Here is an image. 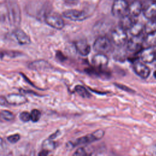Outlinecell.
Here are the masks:
<instances>
[{"label": "cell", "instance_id": "1", "mask_svg": "<svg viewBox=\"0 0 156 156\" xmlns=\"http://www.w3.org/2000/svg\"><path fill=\"white\" fill-rule=\"evenodd\" d=\"M105 134L104 130L102 129H98L95 130L91 133L85 135L82 137L76 139L74 141H69L67 143V147L69 149H73L76 146L82 144H87L93 142L94 141L99 140L101 139Z\"/></svg>", "mask_w": 156, "mask_h": 156}, {"label": "cell", "instance_id": "2", "mask_svg": "<svg viewBox=\"0 0 156 156\" xmlns=\"http://www.w3.org/2000/svg\"><path fill=\"white\" fill-rule=\"evenodd\" d=\"M93 47L94 50L98 53L105 54L112 49V44L107 37L102 36L98 37L94 41Z\"/></svg>", "mask_w": 156, "mask_h": 156}, {"label": "cell", "instance_id": "3", "mask_svg": "<svg viewBox=\"0 0 156 156\" xmlns=\"http://www.w3.org/2000/svg\"><path fill=\"white\" fill-rule=\"evenodd\" d=\"M127 34L126 30L118 26L113 29L111 33L112 42L118 46H123L127 40Z\"/></svg>", "mask_w": 156, "mask_h": 156}, {"label": "cell", "instance_id": "4", "mask_svg": "<svg viewBox=\"0 0 156 156\" xmlns=\"http://www.w3.org/2000/svg\"><path fill=\"white\" fill-rule=\"evenodd\" d=\"M128 6L126 0H115L112 7V13L115 17H121L128 12Z\"/></svg>", "mask_w": 156, "mask_h": 156}, {"label": "cell", "instance_id": "5", "mask_svg": "<svg viewBox=\"0 0 156 156\" xmlns=\"http://www.w3.org/2000/svg\"><path fill=\"white\" fill-rule=\"evenodd\" d=\"M8 15L10 24L18 26L21 21V13L18 5L15 3L10 4L8 7Z\"/></svg>", "mask_w": 156, "mask_h": 156}, {"label": "cell", "instance_id": "6", "mask_svg": "<svg viewBox=\"0 0 156 156\" xmlns=\"http://www.w3.org/2000/svg\"><path fill=\"white\" fill-rule=\"evenodd\" d=\"M63 16L70 20L74 21H81L87 19L88 16L83 10L77 9H69L65 10L62 13Z\"/></svg>", "mask_w": 156, "mask_h": 156}, {"label": "cell", "instance_id": "7", "mask_svg": "<svg viewBox=\"0 0 156 156\" xmlns=\"http://www.w3.org/2000/svg\"><path fill=\"white\" fill-rule=\"evenodd\" d=\"M45 22L51 27L60 30L63 28L65 23L62 18L57 14H49L44 18Z\"/></svg>", "mask_w": 156, "mask_h": 156}, {"label": "cell", "instance_id": "8", "mask_svg": "<svg viewBox=\"0 0 156 156\" xmlns=\"http://www.w3.org/2000/svg\"><path fill=\"white\" fill-rule=\"evenodd\" d=\"M142 34L138 36H133L128 41L127 47L130 52H137L143 48L144 37Z\"/></svg>", "mask_w": 156, "mask_h": 156}, {"label": "cell", "instance_id": "9", "mask_svg": "<svg viewBox=\"0 0 156 156\" xmlns=\"http://www.w3.org/2000/svg\"><path fill=\"white\" fill-rule=\"evenodd\" d=\"M133 68L135 73L143 79L147 78L151 73V69L147 66L137 60L133 62Z\"/></svg>", "mask_w": 156, "mask_h": 156}, {"label": "cell", "instance_id": "10", "mask_svg": "<svg viewBox=\"0 0 156 156\" xmlns=\"http://www.w3.org/2000/svg\"><path fill=\"white\" fill-rule=\"evenodd\" d=\"M92 63L96 68H103L107 66L108 63V58L105 54L98 53L93 56Z\"/></svg>", "mask_w": 156, "mask_h": 156}, {"label": "cell", "instance_id": "11", "mask_svg": "<svg viewBox=\"0 0 156 156\" xmlns=\"http://www.w3.org/2000/svg\"><path fill=\"white\" fill-rule=\"evenodd\" d=\"M74 46L76 51L83 56H87L91 51V47L85 40H79L75 42Z\"/></svg>", "mask_w": 156, "mask_h": 156}, {"label": "cell", "instance_id": "12", "mask_svg": "<svg viewBox=\"0 0 156 156\" xmlns=\"http://www.w3.org/2000/svg\"><path fill=\"white\" fill-rule=\"evenodd\" d=\"M7 101L9 104H11L13 105H20L24 104L27 102V98L21 94H16L12 93L9 94L6 97Z\"/></svg>", "mask_w": 156, "mask_h": 156}, {"label": "cell", "instance_id": "13", "mask_svg": "<svg viewBox=\"0 0 156 156\" xmlns=\"http://www.w3.org/2000/svg\"><path fill=\"white\" fill-rule=\"evenodd\" d=\"M143 11V5L138 0H133L128 6V13L133 17H137Z\"/></svg>", "mask_w": 156, "mask_h": 156}, {"label": "cell", "instance_id": "14", "mask_svg": "<svg viewBox=\"0 0 156 156\" xmlns=\"http://www.w3.org/2000/svg\"><path fill=\"white\" fill-rule=\"evenodd\" d=\"M140 57L144 63H151L155 60V51L152 48H144L141 51Z\"/></svg>", "mask_w": 156, "mask_h": 156}, {"label": "cell", "instance_id": "15", "mask_svg": "<svg viewBox=\"0 0 156 156\" xmlns=\"http://www.w3.org/2000/svg\"><path fill=\"white\" fill-rule=\"evenodd\" d=\"M133 18L129 14H126L121 17H120V20L119 21V26L125 30H129L131 26L134 23L135 21L133 20Z\"/></svg>", "mask_w": 156, "mask_h": 156}, {"label": "cell", "instance_id": "16", "mask_svg": "<svg viewBox=\"0 0 156 156\" xmlns=\"http://www.w3.org/2000/svg\"><path fill=\"white\" fill-rule=\"evenodd\" d=\"M15 36L20 44H29L30 43V39L29 35L20 29H17L14 32Z\"/></svg>", "mask_w": 156, "mask_h": 156}, {"label": "cell", "instance_id": "17", "mask_svg": "<svg viewBox=\"0 0 156 156\" xmlns=\"http://www.w3.org/2000/svg\"><path fill=\"white\" fill-rule=\"evenodd\" d=\"M50 65L47 61L44 60H37L30 62L28 68L30 69L34 70H43L49 67Z\"/></svg>", "mask_w": 156, "mask_h": 156}, {"label": "cell", "instance_id": "18", "mask_svg": "<svg viewBox=\"0 0 156 156\" xmlns=\"http://www.w3.org/2000/svg\"><path fill=\"white\" fill-rule=\"evenodd\" d=\"M144 17L148 20L156 18V1H152L145 9H143Z\"/></svg>", "mask_w": 156, "mask_h": 156}, {"label": "cell", "instance_id": "19", "mask_svg": "<svg viewBox=\"0 0 156 156\" xmlns=\"http://www.w3.org/2000/svg\"><path fill=\"white\" fill-rule=\"evenodd\" d=\"M143 46L144 48H154L156 47V31L147 34L144 37Z\"/></svg>", "mask_w": 156, "mask_h": 156}, {"label": "cell", "instance_id": "20", "mask_svg": "<svg viewBox=\"0 0 156 156\" xmlns=\"http://www.w3.org/2000/svg\"><path fill=\"white\" fill-rule=\"evenodd\" d=\"M129 30L132 36L140 35L144 31V24L140 22L135 21Z\"/></svg>", "mask_w": 156, "mask_h": 156}, {"label": "cell", "instance_id": "21", "mask_svg": "<svg viewBox=\"0 0 156 156\" xmlns=\"http://www.w3.org/2000/svg\"><path fill=\"white\" fill-rule=\"evenodd\" d=\"M144 31L146 34L156 31V18L150 19L145 23Z\"/></svg>", "mask_w": 156, "mask_h": 156}, {"label": "cell", "instance_id": "22", "mask_svg": "<svg viewBox=\"0 0 156 156\" xmlns=\"http://www.w3.org/2000/svg\"><path fill=\"white\" fill-rule=\"evenodd\" d=\"M74 90L79 95L83 98H90L91 96V94L88 91V90L84 87L80 85H76L74 88Z\"/></svg>", "mask_w": 156, "mask_h": 156}, {"label": "cell", "instance_id": "23", "mask_svg": "<svg viewBox=\"0 0 156 156\" xmlns=\"http://www.w3.org/2000/svg\"><path fill=\"white\" fill-rule=\"evenodd\" d=\"M42 147L43 149L50 152L55 149V143L51 139L48 138V139L44 140V141L43 142V144H42Z\"/></svg>", "mask_w": 156, "mask_h": 156}, {"label": "cell", "instance_id": "24", "mask_svg": "<svg viewBox=\"0 0 156 156\" xmlns=\"http://www.w3.org/2000/svg\"><path fill=\"white\" fill-rule=\"evenodd\" d=\"M1 115L5 120L8 121H13L15 119L14 114L9 110H2Z\"/></svg>", "mask_w": 156, "mask_h": 156}, {"label": "cell", "instance_id": "25", "mask_svg": "<svg viewBox=\"0 0 156 156\" xmlns=\"http://www.w3.org/2000/svg\"><path fill=\"white\" fill-rule=\"evenodd\" d=\"M41 116V113L37 109H34L32 110L30 113V120L34 122H37Z\"/></svg>", "mask_w": 156, "mask_h": 156}, {"label": "cell", "instance_id": "26", "mask_svg": "<svg viewBox=\"0 0 156 156\" xmlns=\"http://www.w3.org/2000/svg\"><path fill=\"white\" fill-rule=\"evenodd\" d=\"M20 119L23 122H28L30 120V113L27 112H23L20 115Z\"/></svg>", "mask_w": 156, "mask_h": 156}, {"label": "cell", "instance_id": "27", "mask_svg": "<svg viewBox=\"0 0 156 156\" xmlns=\"http://www.w3.org/2000/svg\"><path fill=\"white\" fill-rule=\"evenodd\" d=\"M20 139V136L19 134H13L10 135L7 137V140L11 143H15Z\"/></svg>", "mask_w": 156, "mask_h": 156}, {"label": "cell", "instance_id": "28", "mask_svg": "<svg viewBox=\"0 0 156 156\" xmlns=\"http://www.w3.org/2000/svg\"><path fill=\"white\" fill-rule=\"evenodd\" d=\"M73 155L82 156V155H86L87 154L86 151L85 150V149L83 147H79L76 151V152L73 154Z\"/></svg>", "mask_w": 156, "mask_h": 156}, {"label": "cell", "instance_id": "29", "mask_svg": "<svg viewBox=\"0 0 156 156\" xmlns=\"http://www.w3.org/2000/svg\"><path fill=\"white\" fill-rule=\"evenodd\" d=\"M56 57L60 62H63L66 59V57L60 51H57L56 52Z\"/></svg>", "mask_w": 156, "mask_h": 156}, {"label": "cell", "instance_id": "30", "mask_svg": "<svg viewBox=\"0 0 156 156\" xmlns=\"http://www.w3.org/2000/svg\"><path fill=\"white\" fill-rule=\"evenodd\" d=\"M115 85L117 87H118L119 88H120V89H121V90H124V91H128V92H130V91L133 92V90L129 88V87H126V86H125V85H122V84H120V83H115Z\"/></svg>", "mask_w": 156, "mask_h": 156}, {"label": "cell", "instance_id": "31", "mask_svg": "<svg viewBox=\"0 0 156 156\" xmlns=\"http://www.w3.org/2000/svg\"><path fill=\"white\" fill-rule=\"evenodd\" d=\"M9 103L7 101L6 98H4L3 96H0V105H7Z\"/></svg>", "mask_w": 156, "mask_h": 156}, {"label": "cell", "instance_id": "32", "mask_svg": "<svg viewBox=\"0 0 156 156\" xmlns=\"http://www.w3.org/2000/svg\"><path fill=\"white\" fill-rule=\"evenodd\" d=\"M78 0H65L66 2L69 5H74L77 2Z\"/></svg>", "mask_w": 156, "mask_h": 156}, {"label": "cell", "instance_id": "33", "mask_svg": "<svg viewBox=\"0 0 156 156\" xmlns=\"http://www.w3.org/2000/svg\"><path fill=\"white\" fill-rule=\"evenodd\" d=\"M48 154H49V151L43 149V151H41L38 154V155H40V156H45V155H47Z\"/></svg>", "mask_w": 156, "mask_h": 156}, {"label": "cell", "instance_id": "34", "mask_svg": "<svg viewBox=\"0 0 156 156\" xmlns=\"http://www.w3.org/2000/svg\"><path fill=\"white\" fill-rule=\"evenodd\" d=\"M20 91H23V92H24V93H32V94H35V95H38L37 93H36V92L33 91H31V90H24L21 89Z\"/></svg>", "mask_w": 156, "mask_h": 156}, {"label": "cell", "instance_id": "35", "mask_svg": "<svg viewBox=\"0 0 156 156\" xmlns=\"http://www.w3.org/2000/svg\"><path fill=\"white\" fill-rule=\"evenodd\" d=\"M58 133H59V130H57V131L55 132L54 133H53L52 135H50V136H49V138H50V139H51V140H53L54 138H55L57 137V136L58 135Z\"/></svg>", "mask_w": 156, "mask_h": 156}, {"label": "cell", "instance_id": "36", "mask_svg": "<svg viewBox=\"0 0 156 156\" xmlns=\"http://www.w3.org/2000/svg\"><path fill=\"white\" fill-rule=\"evenodd\" d=\"M3 143V140L2 138L0 137V144H2V143Z\"/></svg>", "mask_w": 156, "mask_h": 156}, {"label": "cell", "instance_id": "37", "mask_svg": "<svg viewBox=\"0 0 156 156\" xmlns=\"http://www.w3.org/2000/svg\"><path fill=\"white\" fill-rule=\"evenodd\" d=\"M154 77L156 78V71L154 72Z\"/></svg>", "mask_w": 156, "mask_h": 156}, {"label": "cell", "instance_id": "38", "mask_svg": "<svg viewBox=\"0 0 156 156\" xmlns=\"http://www.w3.org/2000/svg\"><path fill=\"white\" fill-rule=\"evenodd\" d=\"M155 60H156V51H155Z\"/></svg>", "mask_w": 156, "mask_h": 156}, {"label": "cell", "instance_id": "39", "mask_svg": "<svg viewBox=\"0 0 156 156\" xmlns=\"http://www.w3.org/2000/svg\"><path fill=\"white\" fill-rule=\"evenodd\" d=\"M0 119H1V114H0Z\"/></svg>", "mask_w": 156, "mask_h": 156}]
</instances>
